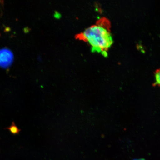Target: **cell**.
Listing matches in <instances>:
<instances>
[{"label":"cell","instance_id":"1","mask_svg":"<svg viewBox=\"0 0 160 160\" xmlns=\"http://www.w3.org/2000/svg\"><path fill=\"white\" fill-rule=\"evenodd\" d=\"M110 27L109 20L102 18L98 20L95 24L77 34L75 37L88 43L93 52L101 53L107 57V51L113 42Z\"/></svg>","mask_w":160,"mask_h":160},{"label":"cell","instance_id":"2","mask_svg":"<svg viewBox=\"0 0 160 160\" xmlns=\"http://www.w3.org/2000/svg\"><path fill=\"white\" fill-rule=\"evenodd\" d=\"M13 56L11 51L8 49L0 50V67L7 68L11 64Z\"/></svg>","mask_w":160,"mask_h":160},{"label":"cell","instance_id":"3","mask_svg":"<svg viewBox=\"0 0 160 160\" xmlns=\"http://www.w3.org/2000/svg\"><path fill=\"white\" fill-rule=\"evenodd\" d=\"M155 85L160 87V69H158L155 73Z\"/></svg>","mask_w":160,"mask_h":160},{"label":"cell","instance_id":"4","mask_svg":"<svg viewBox=\"0 0 160 160\" xmlns=\"http://www.w3.org/2000/svg\"><path fill=\"white\" fill-rule=\"evenodd\" d=\"M10 130H11L12 132L15 133H18V132L19 131L18 129V128L14 126H12Z\"/></svg>","mask_w":160,"mask_h":160},{"label":"cell","instance_id":"5","mask_svg":"<svg viewBox=\"0 0 160 160\" xmlns=\"http://www.w3.org/2000/svg\"><path fill=\"white\" fill-rule=\"evenodd\" d=\"M143 160V159H141V160Z\"/></svg>","mask_w":160,"mask_h":160}]
</instances>
